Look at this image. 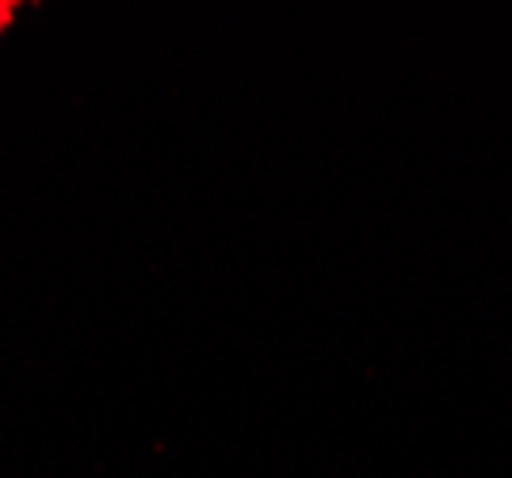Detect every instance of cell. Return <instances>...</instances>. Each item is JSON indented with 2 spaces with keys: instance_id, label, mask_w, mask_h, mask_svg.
I'll return each mask as SVG.
<instances>
[{
  "instance_id": "6da1fadb",
  "label": "cell",
  "mask_w": 512,
  "mask_h": 478,
  "mask_svg": "<svg viewBox=\"0 0 512 478\" xmlns=\"http://www.w3.org/2000/svg\"><path fill=\"white\" fill-rule=\"evenodd\" d=\"M16 20V4H8V0H0V31L8 27V23Z\"/></svg>"
}]
</instances>
